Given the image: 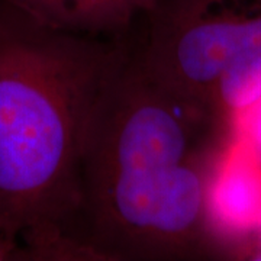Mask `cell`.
Masks as SVG:
<instances>
[{
	"mask_svg": "<svg viewBox=\"0 0 261 261\" xmlns=\"http://www.w3.org/2000/svg\"><path fill=\"white\" fill-rule=\"evenodd\" d=\"M212 118L155 82L132 42L126 45L96 99L84 140V255H195L209 219L200 144Z\"/></svg>",
	"mask_w": 261,
	"mask_h": 261,
	"instance_id": "6da1fadb",
	"label": "cell"
},
{
	"mask_svg": "<svg viewBox=\"0 0 261 261\" xmlns=\"http://www.w3.org/2000/svg\"><path fill=\"white\" fill-rule=\"evenodd\" d=\"M128 44L57 31L0 0V235L18 258L84 255V140Z\"/></svg>",
	"mask_w": 261,
	"mask_h": 261,
	"instance_id": "7a4b0ae2",
	"label": "cell"
},
{
	"mask_svg": "<svg viewBox=\"0 0 261 261\" xmlns=\"http://www.w3.org/2000/svg\"><path fill=\"white\" fill-rule=\"evenodd\" d=\"M49 28L75 35L129 41L157 0H6Z\"/></svg>",
	"mask_w": 261,
	"mask_h": 261,
	"instance_id": "3957f363",
	"label": "cell"
},
{
	"mask_svg": "<svg viewBox=\"0 0 261 261\" xmlns=\"http://www.w3.org/2000/svg\"><path fill=\"white\" fill-rule=\"evenodd\" d=\"M207 212L232 232L261 226V157L245 141L231 145L216 168L207 190Z\"/></svg>",
	"mask_w": 261,
	"mask_h": 261,
	"instance_id": "277c9868",
	"label": "cell"
},
{
	"mask_svg": "<svg viewBox=\"0 0 261 261\" xmlns=\"http://www.w3.org/2000/svg\"><path fill=\"white\" fill-rule=\"evenodd\" d=\"M235 123L241 130V140L245 141L261 157V99L248 111L241 113Z\"/></svg>",
	"mask_w": 261,
	"mask_h": 261,
	"instance_id": "5b68a950",
	"label": "cell"
},
{
	"mask_svg": "<svg viewBox=\"0 0 261 261\" xmlns=\"http://www.w3.org/2000/svg\"><path fill=\"white\" fill-rule=\"evenodd\" d=\"M10 258H18V254L15 248L0 235V260H10Z\"/></svg>",
	"mask_w": 261,
	"mask_h": 261,
	"instance_id": "8992f818",
	"label": "cell"
}]
</instances>
